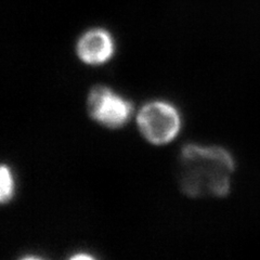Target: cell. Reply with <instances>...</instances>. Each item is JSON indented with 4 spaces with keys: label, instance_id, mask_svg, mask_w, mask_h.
<instances>
[{
    "label": "cell",
    "instance_id": "cell-2",
    "mask_svg": "<svg viewBox=\"0 0 260 260\" xmlns=\"http://www.w3.org/2000/svg\"><path fill=\"white\" fill-rule=\"evenodd\" d=\"M138 126L146 140L162 145L174 140L180 132L181 120L175 107L164 101L145 104L138 115Z\"/></svg>",
    "mask_w": 260,
    "mask_h": 260
},
{
    "label": "cell",
    "instance_id": "cell-3",
    "mask_svg": "<svg viewBox=\"0 0 260 260\" xmlns=\"http://www.w3.org/2000/svg\"><path fill=\"white\" fill-rule=\"evenodd\" d=\"M89 115L110 129H118L128 123L133 104L105 86H94L87 99Z\"/></svg>",
    "mask_w": 260,
    "mask_h": 260
},
{
    "label": "cell",
    "instance_id": "cell-1",
    "mask_svg": "<svg viewBox=\"0 0 260 260\" xmlns=\"http://www.w3.org/2000/svg\"><path fill=\"white\" fill-rule=\"evenodd\" d=\"M235 164L220 146L184 145L179 157L178 181L189 198H223L231 189Z\"/></svg>",
    "mask_w": 260,
    "mask_h": 260
},
{
    "label": "cell",
    "instance_id": "cell-5",
    "mask_svg": "<svg viewBox=\"0 0 260 260\" xmlns=\"http://www.w3.org/2000/svg\"><path fill=\"white\" fill-rule=\"evenodd\" d=\"M0 200H2L3 204L9 202L14 193V181L11 174V170L9 167L6 165L2 166V173H0Z\"/></svg>",
    "mask_w": 260,
    "mask_h": 260
},
{
    "label": "cell",
    "instance_id": "cell-6",
    "mask_svg": "<svg viewBox=\"0 0 260 260\" xmlns=\"http://www.w3.org/2000/svg\"><path fill=\"white\" fill-rule=\"evenodd\" d=\"M81 258H84V259H90L91 256L84 254V255H75L74 257H73V259H81Z\"/></svg>",
    "mask_w": 260,
    "mask_h": 260
},
{
    "label": "cell",
    "instance_id": "cell-4",
    "mask_svg": "<svg viewBox=\"0 0 260 260\" xmlns=\"http://www.w3.org/2000/svg\"><path fill=\"white\" fill-rule=\"evenodd\" d=\"M114 54V40L109 31L102 28L88 30L77 43V55L89 65L108 62Z\"/></svg>",
    "mask_w": 260,
    "mask_h": 260
}]
</instances>
